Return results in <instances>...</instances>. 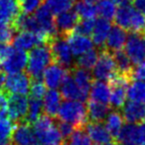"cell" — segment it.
I'll use <instances>...</instances> for the list:
<instances>
[{
	"label": "cell",
	"instance_id": "obj_1",
	"mask_svg": "<svg viewBox=\"0 0 145 145\" xmlns=\"http://www.w3.org/2000/svg\"><path fill=\"white\" fill-rule=\"evenodd\" d=\"M32 124L40 145L65 144V139L56 124V118L42 114Z\"/></svg>",
	"mask_w": 145,
	"mask_h": 145
},
{
	"label": "cell",
	"instance_id": "obj_2",
	"mask_svg": "<svg viewBox=\"0 0 145 145\" xmlns=\"http://www.w3.org/2000/svg\"><path fill=\"white\" fill-rule=\"evenodd\" d=\"M54 62L50 44H42L31 48L28 56L27 73L31 79H41L47 66Z\"/></svg>",
	"mask_w": 145,
	"mask_h": 145
},
{
	"label": "cell",
	"instance_id": "obj_3",
	"mask_svg": "<svg viewBox=\"0 0 145 145\" xmlns=\"http://www.w3.org/2000/svg\"><path fill=\"white\" fill-rule=\"evenodd\" d=\"M57 118L73 124L75 129L85 128V123L89 121L85 102L65 100L60 106Z\"/></svg>",
	"mask_w": 145,
	"mask_h": 145
},
{
	"label": "cell",
	"instance_id": "obj_4",
	"mask_svg": "<svg viewBox=\"0 0 145 145\" xmlns=\"http://www.w3.org/2000/svg\"><path fill=\"white\" fill-rule=\"evenodd\" d=\"M116 73L117 69L112 52L105 48H101V52H99V58L95 66L93 67V77L97 80L109 81Z\"/></svg>",
	"mask_w": 145,
	"mask_h": 145
},
{
	"label": "cell",
	"instance_id": "obj_5",
	"mask_svg": "<svg viewBox=\"0 0 145 145\" xmlns=\"http://www.w3.org/2000/svg\"><path fill=\"white\" fill-rule=\"evenodd\" d=\"M130 81H132L131 77L119 73H116L109 80V104L113 109H121L122 106L125 104L127 98V87Z\"/></svg>",
	"mask_w": 145,
	"mask_h": 145
},
{
	"label": "cell",
	"instance_id": "obj_6",
	"mask_svg": "<svg viewBox=\"0 0 145 145\" xmlns=\"http://www.w3.org/2000/svg\"><path fill=\"white\" fill-rule=\"evenodd\" d=\"M54 62H57L67 68L71 69L73 66V54L70 46L64 37L58 36L50 42Z\"/></svg>",
	"mask_w": 145,
	"mask_h": 145
},
{
	"label": "cell",
	"instance_id": "obj_7",
	"mask_svg": "<svg viewBox=\"0 0 145 145\" xmlns=\"http://www.w3.org/2000/svg\"><path fill=\"white\" fill-rule=\"evenodd\" d=\"M28 56L25 50L13 46L6 58L0 63V70L6 74L21 72L27 66Z\"/></svg>",
	"mask_w": 145,
	"mask_h": 145
},
{
	"label": "cell",
	"instance_id": "obj_8",
	"mask_svg": "<svg viewBox=\"0 0 145 145\" xmlns=\"http://www.w3.org/2000/svg\"><path fill=\"white\" fill-rule=\"evenodd\" d=\"M11 142L13 145H40L32 123L26 120L15 123Z\"/></svg>",
	"mask_w": 145,
	"mask_h": 145
},
{
	"label": "cell",
	"instance_id": "obj_9",
	"mask_svg": "<svg viewBox=\"0 0 145 145\" xmlns=\"http://www.w3.org/2000/svg\"><path fill=\"white\" fill-rule=\"evenodd\" d=\"M31 85V77L28 73L17 72L6 75L4 90L8 94L28 95Z\"/></svg>",
	"mask_w": 145,
	"mask_h": 145
},
{
	"label": "cell",
	"instance_id": "obj_10",
	"mask_svg": "<svg viewBox=\"0 0 145 145\" xmlns=\"http://www.w3.org/2000/svg\"><path fill=\"white\" fill-rule=\"evenodd\" d=\"M35 18L39 24L41 31L43 34H45L51 40L59 36L58 31L55 24L54 14L51 12V10L46 6V4H42L36 9Z\"/></svg>",
	"mask_w": 145,
	"mask_h": 145
},
{
	"label": "cell",
	"instance_id": "obj_11",
	"mask_svg": "<svg viewBox=\"0 0 145 145\" xmlns=\"http://www.w3.org/2000/svg\"><path fill=\"white\" fill-rule=\"evenodd\" d=\"M70 73V69L57 62H52L43 72V82L49 89H58Z\"/></svg>",
	"mask_w": 145,
	"mask_h": 145
},
{
	"label": "cell",
	"instance_id": "obj_12",
	"mask_svg": "<svg viewBox=\"0 0 145 145\" xmlns=\"http://www.w3.org/2000/svg\"><path fill=\"white\" fill-rule=\"evenodd\" d=\"M28 113V99L26 95L9 94L7 116L14 123L25 120Z\"/></svg>",
	"mask_w": 145,
	"mask_h": 145
},
{
	"label": "cell",
	"instance_id": "obj_13",
	"mask_svg": "<svg viewBox=\"0 0 145 145\" xmlns=\"http://www.w3.org/2000/svg\"><path fill=\"white\" fill-rule=\"evenodd\" d=\"M52 40H50L44 35L31 32V31H20L17 35H15L12 40L15 48L23 50H31L42 44H50Z\"/></svg>",
	"mask_w": 145,
	"mask_h": 145
},
{
	"label": "cell",
	"instance_id": "obj_14",
	"mask_svg": "<svg viewBox=\"0 0 145 145\" xmlns=\"http://www.w3.org/2000/svg\"><path fill=\"white\" fill-rule=\"evenodd\" d=\"M124 50L133 65L137 64L145 58L144 38L140 35L131 33V35L127 37V40L124 44Z\"/></svg>",
	"mask_w": 145,
	"mask_h": 145
},
{
	"label": "cell",
	"instance_id": "obj_15",
	"mask_svg": "<svg viewBox=\"0 0 145 145\" xmlns=\"http://www.w3.org/2000/svg\"><path fill=\"white\" fill-rule=\"evenodd\" d=\"M85 130L95 144L101 145L114 140L107 126L101 121H87L85 125Z\"/></svg>",
	"mask_w": 145,
	"mask_h": 145
},
{
	"label": "cell",
	"instance_id": "obj_16",
	"mask_svg": "<svg viewBox=\"0 0 145 145\" xmlns=\"http://www.w3.org/2000/svg\"><path fill=\"white\" fill-rule=\"evenodd\" d=\"M79 21V18L75 11L68 10L66 12H63L55 17V24L58 31V35L61 37H66L69 34L73 32L77 22Z\"/></svg>",
	"mask_w": 145,
	"mask_h": 145
},
{
	"label": "cell",
	"instance_id": "obj_17",
	"mask_svg": "<svg viewBox=\"0 0 145 145\" xmlns=\"http://www.w3.org/2000/svg\"><path fill=\"white\" fill-rule=\"evenodd\" d=\"M122 116L128 123L139 124L145 120V105L142 102L128 101L122 106Z\"/></svg>",
	"mask_w": 145,
	"mask_h": 145
},
{
	"label": "cell",
	"instance_id": "obj_18",
	"mask_svg": "<svg viewBox=\"0 0 145 145\" xmlns=\"http://www.w3.org/2000/svg\"><path fill=\"white\" fill-rule=\"evenodd\" d=\"M21 13V3L18 0H0V22L14 25Z\"/></svg>",
	"mask_w": 145,
	"mask_h": 145
},
{
	"label": "cell",
	"instance_id": "obj_19",
	"mask_svg": "<svg viewBox=\"0 0 145 145\" xmlns=\"http://www.w3.org/2000/svg\"><path fill=\"white\" fill-rule=\"evenodd\" d=\"M65 39L68 42L73 56H79L83 54V52H87L89 50L93 48V42L89 36L81 35L79 33L72 32L68 36L65 37Z\"/></svg>",
	"mask_w": 145,
	"mask_h": 145
},
{
	"label": "cell",
	"instance_id": "obj_20",
	"mask_svg": "<svg viewBox=\"0 0 145 145\" xmlns=\"http://www.w3.org/2000/svg\"><path fill=\"white\" fill-rule=\"evenodd\" d=\"M127 31L125 29L117 25L113 26L110 29L107 39L105 40V48H107L110 52L122 50L127 40Z\"/></svg>",
	"mask_w": 145,
	"mask_h": 145
},
{
	"label": "cell",
	"instance_id": "obj_21",
	"mask_svg": "<svg viewBox=\"0 0 145 145\" xmlns=\"http://www.w3.org/2000/svg\"><path fill=\"white\" fill-rule=\"evenodd\" d=\"M60 88V93L65 100H75V101L85 102L87 99H89V97L85 96L81 92V90L79 89V86L77 85V83L75 82L73 76L71 75V72L66 77V79L62 83Z\"/></svg>",
	"mask_w": 145,
	"mask_h": 145
},
{
	"label": "cell",
	"instance_id": "obj_22",
	"mask_svg": "<svg viewBox=\"0 0 145 145\" xmlns=\"http://www.w3.org/2000/svg\"><path fill=\"white\" fill-rule=\"evenodd\" d=\"M111 29V23L110 20L105 18H99L95 22V27H93V33H91V40L93 44L99 48H105V40L109 34V31Z\"/></svg>",
	"mask_w": 145,
	"mask_h": 145
},
{
	"label": "cell",
	"instance_id": "obj_23",
	"mask_svg": "<svg viewBox=\"0 0 145 145\" xmlns=\"http://www.w3.org/2000/svg\"><path fill=\"white\" fill-rule=\"evenodd\" d=\"M62 104V95L57 89H50L46 91L43 97V110L44 114L56 118Z\"/></svg>",
	"mask_w": 145,
	"mask_h": 145
},
{
	"label": "cell",
	"instance_id": "obj_24",
	"mask_svg": "<svg viewBox=\"0 0 145 145\" xmlns=\"http://www.w3.org/2000/svg\"><path fill=\"white\" fill-rule=\"evenodd\" d=\"M70 72L75 82L81 90V92L89 97V90H91V83H93V75L89 72V70L81 68V67H79L77 65H73L70 69Z\"/></svg>",
	"mask_w": 145,
	"mask_h": 145
},
{
	"label": "cell",
	"instance_id": "obj_25",
	"mask_svg": "<svg viewBox=\"0 0 145 145\" xmlns=\"http://www.w3.org/2000/svg\"><path fill=\"white\" fill-rule=\"evenodd\" d=\"M110 87L105 81L93 80L91 90H89V98L91 101L99 102L103 104H109Z\"/></svg>",
	"mask_w": 145,
	"mask_h": 145
},
{
	"label": "cell",
	"instance_id": "obj_26",
	"mask_svg": "<svg viewBox=\"0 0 145 145\" xmlns=\"http://www.w3.org/2000/svg\"><path fill=\"white\" fill-rule=\"evenodd\" d=\"M87 118L91 121H103L110 111L109 104L99 103V102L89 100L87 104Z\"/></svg>",
	"mask_w": 145,
	"mask_h": 145
},
{
	"label": "cell",
	"instance_id": "obj_27",
	"mask_svg": "<svg viewBox=\"0 0 145 145\" xmlns=\"http://www.w3.org/2000/svg\"><path fill=\"white\" fill-rule=\"evenodd\" d=\"M134 7L132 6L131 2L127 1L124 2V3L120 4L119 7L116 8V12L115 15H114V22L117 26L123 28L126 31H128L129 28V23H130V19H131L132 13L134 11Z\"/></svg>",
	"mask_w": 145,
	"mask_h": 145
},
{
	"label": "cell",
	"instance_id": "obj_28",
	"mask_svg": "<svg viewBox=\"0 0 145 145\" xmlns=\"http://www.w3.org/2000/svg\"><path fill=\"white\" fill-rule=\"evenodd\" d=\"M113 58L115 61L116 69H117V73L122 75H126V76L131 77V73L133 70V63L131 62L130 58L128 56L123 52L122 50H116L113 52ZM132 79V77H131Z\"/></svg>",
	"mask_w": 145,
	"mask_h": 145
},
{
	"label": "cell",
	"instance_id": "obj_29",
	"mask_svg": "<svg viewBox=\"0 0 145 145\" xmlns=\"http://www.w3.org/2000/svg\"><path fill=\"white\" fill-rule=\"evenodd\" d=\"M105 125L107 126L112 137L115 138L124 124V118L122 116V114L119 111L114 109L113 111H109V113L105 116Z\"/></svg>",
	"mask_w": 145,
	"mask_h": 145
},
{
	"label": "cell",
	"instance_id": "obj_30",
	"mask_svg": "<svg viewBox=\"0 0 145 145\" xmlns=\"http://www.w3.org/2000/svg\"><path fill=\"white\" fill-rule=\"evenodd\" d=\"M127 98L130 101L145 102V81L134 79L127 87Z\"/></svg>",
	"mask_w": 145,
	"mask_h": 145
},
{
	"label": "cell",
	"instance_id": "obj_31",
	"mask_svg": "<svg viewBox=\"0 0 145 145\" xmlns=\"http://www.w3.org/2000/svg\"><path fill=\"white\" fill-rule=\"evenodd\" d=\"M136 136H137V125L127 122L126 124H123L114 140L117 143H124V142L136 143Z\"/></svg>",
	"mask_w": 145,
	"mask_h": 145
},
{
	"label": "cell",
	"instance_id": "obj_32",
	"mask_svg": "<svg viewBox=\"0 0 145 145\" xmlns=\"http://www.w3.org/2000/svg\"><path fill=\"white\" fill-rule=\"evenodd\" d=\"M43 113H44L43 99L29 97V99H28V113L25 118L26 121L33 123Z\"/></svg>",
	"mask_w": 145,
	"mask_h": 145
},
{
	"label": "cell",
	"instance_id": "obj_33",
	"mask_svg": "<svg viewBox=\"0 0 145 145\" xmlns=\"http://www.w3.org/2000/svg\"><path fill=\"white\" fill-rule=\"evenodd\" d=\"M97 58H99V52L93 48L87 52H83V54L79 56L77 61L75 62V65L81 67V68L87 69V70H91L95 66Z\"/></svg>",
	"mask_w": 145,
	"mask_h": 145
},
{
	"label": "cell",
	"instance_id": "obj_34",
	"mask_svg": "<svg viewBox=\"0 0 145 145\" xmlns=\"http://www.w3.org/2000/svg\"><path fill=\"white\" fill-rule=\"evenodd\" d=\"M64 145H95L85 131V128L75 129V131L65 140Z\"/></svg>",
	"mask_w": 145,
	"mask_h": 145
},
{
	"label": "cell",
	"instance_id": "obj_35",
	"mask_svg": "<svg viewBox=\"0 0 145 145\" xmlns=\"http://www.w3.org/2000/svg\"><path fill=\"white\" fill-rule=\"evenodd\" d=\"M77 0H44V3L54 15L71 10Z\"/></svg>",
	"mask_w": 145,
	"mask_h": 145
},
{
	"label": "cell",
	"instance_id": "obj_36",
	"mask_svg": "<svg viewBox=\"0 0 145 145\" xmlns=\"http://www.w3.org/2000/svg\"><path fill=\"white\" fill-rule=\"evenodd\" d=\"M75 11L79 19H95L97 15V6L85 1H77L75 3Z\"/></svg>",
	"mask_w": 145,
	"mask_h": 145
},
{
	"label": "cell",
	"instance_id": "obj_37",
	"mask_svg": "<svg viewBox=\"0 0 145 145\" xmlns=\"http://www.w3.org/2000/svg\"><path fill=\"white\" fill-rule=\"evenodd\" d=\"M128 30L131 33L145 37V15L134 10L130 19Z\"/></svg>",
	"mask_w": 145,
	"mask_h": 145
},
{
	"label": "cell",
	"instance_id": "obj_38",
	"mask_svg": "<svg viewBox=\"0 0 145 145\" xmlns=\"http://www.w3.org/2000/svg\"><path fill=\"white\" fill-rule=\"evenodd\" d=\"M97 14L107 20H113L116 12V4L112 0H99L97 5Z\"/></svg>",
	"mask_w": 145,
	"mask_h": 145
},
{
	"label": "cell",
	"instance_id": "obj_39",
	"mask_svg": "<svg viewBox=\"0 0 145 145\" xmlns=\"http://www.w3.org/2000/svg\"><path fill=\"white\" fill-rule=\"evenodd\" d=\"M15 123L8 118L7 115H0V141L11 140Z\"/></svg>",
	"mask_w": 145,
	"mask_h": 145
},
{
	"label": "cell",
	"instance_id": "obj_40",
	"mask_svg": "<svg viewBox=\"0 0 145 145\" xmlns=\"http://www.w3.org/2000/svg\"><path fill=\"white\" fill-rule=\"evenodd\" d=\"M16 30L13 25L0 22V42L2 44H11L16 35Z\"/></svg>",
	"mask_w": 145,
	"mask_h": 145
},
{
	"label": "cell",
	"instance_id": "obj_41",
	"mask_svg": "<svg viewBox=\"0 0 145 145\" xmlns=\"http://www.w3.org/2000/svg\"><path fill=\"white\" fill-rule=\"evenodd\" d=\"M95 19H79L73 32L85 36H91L95 27Z\"/></svg>",
	"mask_w": 145,
	"mask_h": 145
},
{
	"label": "cell",
	"instance_id": "obj_42",
	"mask_svg": "<svg viewBox=\"0 0 145 145\" xmlns=\"http://www.w3.org/2000/svg\"><path fill=\"white\" fill-rule=\"evenodd\" d=\"M29 93L30 97L43 99L45 93H46V85L44 84L43 81H41V79H31Z\"/></svg>",
	"mask_w": 145,
	"mask_h": 145
},
{
	"label": "cell",
	"instance_id": "obj_43",
	"mask_svg": "<svg viewBox=\"0 0 145 145\" xmlns=\"http://www.w3.org/2000/svg\"><path fill=\"white\" fill-rule=\"evenodd\" d=\"M56 124H57V126H58L59 130H60L61 134H62L63 138H64L65 140H66L67 138H68L69 136H70L71 134L75 130V126H73V124L69 123V122H67V121H64V120H58V118L56 120Z\"/></svg>",
	"mask_w": 145,
	"mask_h": 145
},
{
	"label": "cell",
	"instance_id": "obj_44",
	"mask_svg": "<svg viewBox=\"0 0 145 145\" xmlns=\"http://www.w3.org/2000/svg\"><path fill=\"white\" fill-rule=\"evenodd\" d=\"M43 2L44 0H22V12L26 14H32L39 6L42 5Z\"/></svg>",
	"mask_w": 145,
	"mask_h": 145
},
{
	"label": "cell",
	"instance_id": "obj_45",
	"mask_svg": "<svg viewBox=\"0 0 145 145\" xmlns=\"http://www.w3.org/2000/svg\"><path fill=\"white\" fill-rule=\"evenodd\" d=\"M132 80L137 79V80H144L145 81V58L142 59L140 62L133 66V70L131 73Z\"/></svg>",
	"mask_w": 145,
	"mask_h": 145
},
{
	"label": "cell",
	"instance_id": "obj_46",
	"mask_svg": "<svg viewBox=\"0 0 145 145\" xmlns=\"http://www.w3.org/2000/svg\"><path fill=\"white\" fill-rule=\"evenodd\" d=\"M9 94L5 90H0V115H7Z\"/></svg>",
	"mask_w": 145,
	"mask_h": 145
},
{
	"label": "cell",
	"instance_id": "obj_47",
	"mask_svg": "<svg viewBox=\"0 0 145 145\" xmlns=\"http://www.w3.org/2000/svg\"><path fill=\"white\" fill-rule=\"evenodd\" d=\"M136 143L139 145H145V120L137 125V136Z\"/></svg>",
	"mask_w": 145,
	"mask_h": 145
},
{
	"label": "cell",
	"instance_id": "obj_48",
	"mask_svg": "<svg viewBox=\"0 0 145 145\" xmlns=\"http://www.w3.org/2000/svg\"><path fill=\"white\" fill-rule=\"evenodd\" d=\"M131 4L136 11L145 15V0H131Z\"/></svg>",
	"mask_w": 145,
	"mask_h": 145
},
{
	"label": "cell",
	"instance_id": "obj_49",
	"mask_svg": "<svg viewBox=\"0 0 145 145\" xmlns=\"http://www.w3.org/2000/svg\"><path fill=\"white\" fill-rule=\"evenodd\" d=\"M112 1H113L115 4H118V5H120V4L124 3V2H127V1H129V0H112Z\"/></svg>",
	"mask_w": 145,
	"mask_h": 145
},
{
	"label": "cell",
	"instance_id": "obj_50",
	"mask_svg": "<svg viewBox=\"0 0 145 145\" xmlns=\"http://www.w3.org/2000/svg\"><path fill=\"white\" fill-rule=\"evenodd\" d=\"M0 145H12L11 140H6V141H0Z\"/></svg>",
	"mask_w": 145,
	"mask_h": 145
},
{
	"label": "cell",
	"instance_id": "obj_51",
	"mask_svg": "<svg viewBox=\"0 0 145 145\" xmlns=\"http://www.w3.org/2000/svg\"><path fill=\"white\" fill-rule=\"evenodd\" d=\"M101 145H117V142L115 140H112L110 142H107V143H105V144H101Z\"/></svg>",
	"mask_w": 145,
	"mask_h": 145
},
{
	"label": "cell",
	"instance_id": "obj_52",
	"mask_svg": "<svg viewBox=\"0 0 145 145\" xmlns=\"http://www.w3.org/2000/svg\"><path fill=\"white\" fill-rule=\"evenodd\" d=\"M81 1H85V2H87V3H91V4H95L97 3L99 0H81Z\"/></svg>",
	"mask_w": 145,
	"mask_h": 145
},
{
	"label": "cell",
	"instance_id": "obj_53",
	"mask_svg": "<svg viewBox=\"0 0 145 145\" xmlns=\"http://www.w3.org/2000/svg\"><path fill=\"white\" fill-rule=\"evenodd\" d=\"M117 145H135V143H132V142H124V143H117Z\"/></svg>",
	"mask_w": 145,
	"mask_h": 145
},
{
	"label": "cell",
	"instance_id": "obj_54",
	"mask_svg": "<svg viewBox=\"0 0 145 145\" xmlns=\"http://www.w3.org/2000/svg\"><path fill=\"white\" fill-rule=\"evenodd\" d=\"M18 1H19V2H20V3H21V2H22V0H18Z\"/></svg>",
	"mask_w": 145,
	"mask_h": 145
},
{
	"label": "cell",
	"instance_id": "obj_55",
	"mask_svg": "<svg viewBox=\"0 0 145 145\" xmlns=\"http://www.w3.org/2000/svg\"><path fill=\"white\" fill-rule=\"evenodd\" d=\"M144 40H145V37H144Z\"/></svg>",
	"mask_w": 145,
	"mask_h": 145
},
{
	"label": "cell",
	"instance_id": "obj_56",
	"mask_svg": "<svg viewBox=\"0 0 145 145\" xmlns=\"http://www.w3.org/2000/svg\"><path fill=\"white\" fill-rule=\"evenodd\" d=\"M12 145H13V144H12Z\"/></svg>",
	"mask_w": 145,
	"mask_h": 145
}]
</instances>
